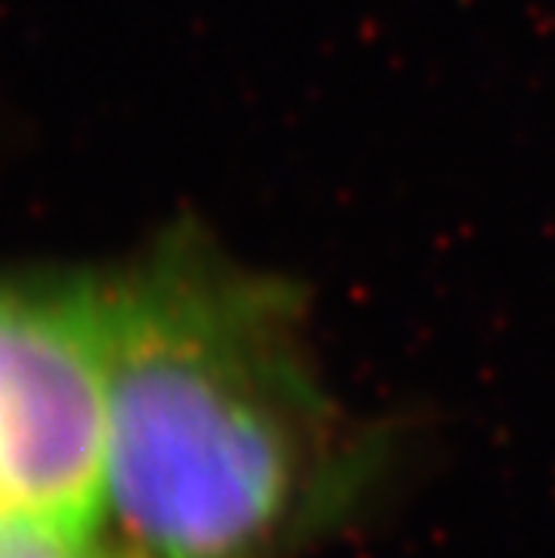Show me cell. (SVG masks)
Segmentation results:
<instances>
[{
  "label": "cell",
  "instance_id": "cell-1",
  "mask_svg": "<svg viewBox=\"0 0 555 558\" xmlns=\"http://www.w3.org/2000/svg\"><path fill=\"white\" fill-rule=\"evenodd\" d=\"M398 438L355 418L301 288L194 225L108 275L105 529L134 558H294L359 522Z\"/></svg>",
  "mask_w": 555,
  "mask_h": 558
},
{
  "label": "cell",
  "instance_id": "cell-3",
  "mask_svg": "<svg viewBox=\"0 0 555 558\" xmlns=\"http://www.w3.org/2000/svg\"><path fill=\"white\" fill-rule=\"evenodd\" d=\"M0 558H134L105 529H0Z\"/></svg>",
  "mask_w": 555,
  "mask_h": 558
},
{
  "label": "cell",
  "instance_id": "cell-2",
  "mask_svg": "<svg viewBox=\"0 0 555 558\" xmlns=\"http://www.w3.org/2000/svg\"><path fill=\"white\" fill-rule=\"evenodd\" d=\"M108 275H0V529L105 515Z\"/></svg>",
  "mask_w": 555,
  "mask_h": 558
}]
</instances>
